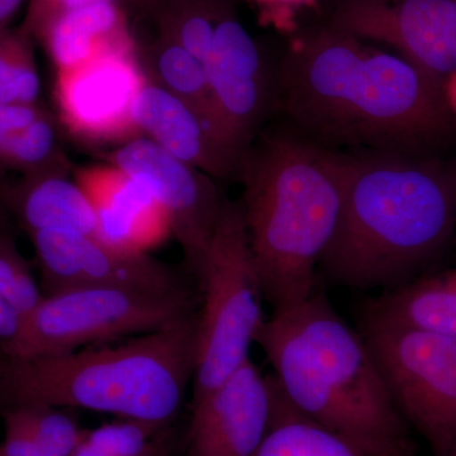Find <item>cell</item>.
<instances>
[{"label":"cell","mask_w":456,"mask_h":456,"mask_svg":"<svg viewBox=\"0 0 456 456\" xmlns=\"http://www.w3.org/2000/svg\"><path fill=\"white\" fill-rule=\"evenodd\" d=\"M278 94L290 121L321 146L419 156L456 130L440 84L335 28L288 51Z\"/></svg>","instance_id":"cell-1"},{"label":"cell","mask_w":456,"mask_h":456,"mask_svg":"<svg viewBox=\"0 0 456 456\" xmlns=\"http://www.w3.org/2000/svg\"><path fill=\"white\" fill-rule=\"evenodd\" d=\"M455 221V173L416 155H347L340 218L321 269L345 287L393 289L446 248Z\"/></svg>","instance_id":"cell-2"},{"label":"cell","mask_w":456,"mask_h":456,"mask_svg":"<svg viewBox=\"0 0 456 456\" xmlns=\"http://www.w3.org/2000/svg\"><path fill=\"white\" fill-rule=\"evenodd\" d=\"M255 344L299 412L373 456H413L407 422L367 341L322 294L275 310Z\"/></svg>","instance_id":"cell-3"},{"label":"cell","mask_w":456,"mask_h":456,"mask_svg":"<svg viewBox=\"0 0 456 456\" xmlns=\"http://www.w3.org/2000/svg\"><path fill=\"white\" fill-rule=\"evenodd\" d=\"M241 202L264 298L275 310L314 292L320 265L340 218L347 155L302 137L275 134L242 160Z\"/></svg>","instance_id":"cell-4"},{"label":"cell","mask_w":456,"mask_h":456,"mask_svg":"<svg viewBox=\"0 0 456 456\" xmlns=\"http://www.w3.org/2000/svg\"><path fill=\"white\" fill-rule=\"evenodd\" d=\"M198 314L110 346L35 358L0 353V411L83 408L170 426L197 367Z\"/></svg>","instance_id":"cell-5"},{"label":"cell","mask_w":456,"mask_h":456,"mask_svg":"<svg viewBox=\"0 0 456 456\" xmlns=\"http://www.w3.org/2000/svg\"><path fill=\"white\" fill-rule=\"evenodd\" d=\"M198 283L203 305L198 314L193 403L250 359V346L265 321L241 203L224 198Z\"/></svg>","instance_id":"cell-6"},{"label":"cell","mask_w":456,"mask_h":456,"mask_svg":"<svg viewBox=\"0 0 456 456\" xmlns=\"http://www.w3.org/2000/svg\"><path fill=\"white\" fill-rule=\"evenodd\" d=\"M196 314L188 290L158 294L123 289L70 290L45 297L7 349L9 358L73 353L139 336Z\"/></svg>","instance_id":"cell-7"},{"label":"cell","mask_w":456,"mask_h":456,"mask_svg":"<svg viewBox=\"0 0 456 456\" xmlns=\"http://www.w3.org/2000/svg\"><path fill=\"white\" fill-rule=\"evenodd\" d=\"M362 338L407 425L434 456L455 448L456 338L373 322H364Z\"/></svg>","instance_id":"cell-8"},{"label":"cell","mask_w":456,"mask_h":456,"mask_svg":"<svg viewBox=\"0 0 456 456\" xmlns=\"http://www.w3.org/2000/svg\"><path fill=\"white\" fill-rule=\"evenodd\" d=\"M28 236L45 297L80 289L158 294L188 290L170 266L145 250L121 248L74 231H41Z\"/></svg>","instance_id":"cell-9"},{"label":"cell","mask_w":456,"mask_h":456,"mask_svg":"<svg viewBox=\"0 0 456 456\" xmlns=\"http://www.w3.org/2000/svg\"><path fill=\"white\" fill-rule=\"evenodd\" d=\"M147 77L136 45L56 71L55 103L66 130L89 143H125L142 136L136 104Z\"/></svg>","instance_id":"cell-10"},{"label":"cell","mask_w":456,"mask_h":456,"mask_svg":"<svg viewBox=\"0 0 456 456\" xmlns=\"http://www.w3.org/2000/svg\"><path fill=\"white\" fill-rule=\"evenodd\" d=\"M107 160L141 183L160 204L171 235L198 281L224 200L212 176L145 136L122 143Z\"/></svg>","instance_id":"cell-11"},{"label":"cell","mask_w":456,"mask_h":456,"mask_svg":"<svg viewBox=\"0 0 456 456\" xmlns=\"http://www.w3.org/2000/svg\"><path fill=\"white\" fill-rule=\"evenodd\" d=\"M334 28L392 47L441 86L456 70V0H346Z\"/></svg>","instance_id":"cell-12"},{"label":"cell","mask_w":456,"mask_h":456,"mask_svg":"<svg viewBox=\"0 0 456 456\" xmlns=\"http://www.w3.org/2000/svg\"><path fill=\"white\" fill-rule=\"evenodd\" d=\"M203 64L216 122L245 158L268 110L272 82L256 42L227 8Z\"/></svg>","instance_id":"cell-13"},{"label":"cell","mask_w":456,"mask_h":456,"mask_svg":"<svg viewBox=\"0 0 456 456\" xmlns=\"http://www.w3.org/2000/svg\"><path fill=\"white\" fill-rule=\"evenodd\" d=\"M273 377L250 359L193 403L187 456H254L269 430Z\"/></svg>","instance_id":"cell-14"},{"label":"cell","mask_w":456,"mask_h":456,"mask_svg":"<svg viewBox=\"0 0 456 456\" xmlns=\"http://www.w3.org/2000/svg\"><path fill=\"white\" fill-rule=\"evenodd\" d=\"M141 134L213 179L239 174L242 158L203 114L147 82L136 104Z\"/></svg>","instance_id":"cell-15"},{"label":"cell","mask_w":456,"mask_h":456,"mask_svg":"<svg viewBox=\"0 0 456 456\" xmlns=\"http://www.w3.org/2000/svg\"><path fill=\"white\" fill-rule=\"evenodd\" d=\"M99 220V237L121 248L143 250L146 240L169 231L160 204L136 179L112 164L89 165L74 171Z\"/></svg>","instance_id":"cell-16"},{"label":"cell","mask_w":456,"mask_h":456,"mask_svg":"<svg viewBox=\"0 0 456 456\" xmlns=\"http://www.w3.org/2000/svg\"><path fill=\"white\" fill-rule=\"evenodd\" d=\"M0 203L27 235L41 231H74L99 236V220L86 191L68 174L20 176L0 183Z\"/></svg>","instance_id":"cell-17"},{"label":"cell","mask_w":456,"mask_h":456,"mask_svg":"<svg viewBox=\"0 0 456 456\" xmlns=\"http://www.w3.org/2000/svg\"><path fill=\"white\" fill-rule=\"evenodd\" d=\"M56 71L68 70L95 56L134 44L121 3H97L57 18L41 33Z\"/></svg>","instance_id":"cell-18"},{"label":"cell","mask_w":456,"mask_h":456,"mask_svg":"<svg viewBox=\"0 0 456 456\" xmlns=\"http://www.w3.org/2000/svg\"><path fill=\"white\" fill-rule=\"evenodd\" d=\"M364 322L386 323L456 338V269L413 279L368 303Z\"/></svg>","instance_id":"cell-19"},{"label":"cell","mask_w":456,"mask_h":456,"mask_svg":"<svg viewBox=\"0 0 456 456\" xmlns=\"http://www.w3.org/2000/svg\"><path fill=\"white\" fill-rule=\"evenodd\" d=\"M254 456H373L299 412L273 377L269 430Z\"/></svg>","instance_id":"cell-20"},{"label":"cell","mask_w":456,"mask_h":456,"mask_svg":"<svg viewBox=\"0 0 456 456\" xmlns=\"http://www.w3.org/2000/svg\"><path fill=\"white\" fill-rule=\"evenodd\" d=\"M140 61L147 82L160 86L193 107L220 131L216 122L203 61L176 42L161 35H158L156 40L143 51Z\"/></svg>","instance_id":"cell-21"},{"label":"cell","mask_w":456,"mask_h":456,"mask_svg":"<svg viewBox=\"0 0 456 456\" xmlns=\"http://www.w3.org/2000/svg\"><path fill=\"white\" fill-rule=\"evenodd\" d=\"M44 299L13 235L0 233V351L13 344Z\"/></svg>","instance_id":"cell-22"},{"label":"cell","mask_w":456,"mask_h":456,"mask_svg":"<svg viewBox=\"0 0 456 456\" xmlns=\"http://www.w3.org/2000/svg\"><path fill=\"white\" fill-rule=\"evenodd\" d=\"M0 170L17 171L22 176L69 174L70 165L60 149L56 121L49 112L0 141Z\"/></svg>","instance_id":"cell-23"},{"label":"cell","mask_w":456,"mask_h":456,"mask_svg":"<svg viewBox=\"0 0 456 456\" xmlns=\"http://www.w3.org/2000/svg\"><path fill=\"white\" fill-rule=\"evenodd\" d=\"M226 5L221 0H165L152 14L159 35L204 62Z\"/></svg>","instance_id":"cell-24"},{"label":"cell","mask_w":456,"mask_h":456,"mask_svg":"<svg viewBox=\"0 0 456 456\" xmlns=\"http://www.w3.org/2000/svg\"><path fill=\"white\" fill-rule=\"evenodd\" d=\"M169 426L121 419L84 430L73 456H167Z\"/></svg>","instance_id":"cell-25"},{"label":"cell","mask_w":456,"mask_h":456,"mask_svg":"<svg viewBox=\"0 0 456 456\" xmlns=\"http://www.w3.org/2000/svg\"><path fill=\"white\" fill-rule=\"evenodd\" d=\"M41 83L33 38L20 27L0 31V104H37Z\"/></svg>","instance_id":"cell-26"},{"label":"cell","mask_w":456,"mask_h":456,"mask_svg":"<svg viewBox=\"0 0 456 456\" xmlns=\"http://www.w3.org/2000/svg\"><path fill=\"white\" fill-rule=\"evenodd\" d=\"M107 2L121 3L122 0H29L22 28L33 40H38L45 28L57 18L77 9Z\"/></svg>","instance_id":"cell-27"},{"label":"cell","mask_w":456,"mask_h":456,"mask_svg":"<svg viewBox=\"0 0 456 456\" xmlns=\"http://www.w3.org/2000/svg\"><path fill=\"white\" fill-rule=\"evenodd\" d=\"M46 112L38 103L0 104V141L31 125Z\"/></svg>","instance_id":"cell-28"},{"label":"cell","mask_w":456,"mask_h":456,"mask_svg":"<svg viewBox=\"0 0 456 456\" xmlns=\"http://www.w3.org/2000/svg\"><path fill=\"white\" fill-rule=\"evenodd\" d=\"M25 0H0V31L7 28L8 23L17 13Z\"/></svg>","instance_id":"cell-29"},{"label":"cell","mask_w":456,"mask_h":456,"mask_svg":"<svg viewBox=\"0 0 456 456\" xmlns=\"http://www.w3.org/2000/svg\"><path fill=\"white\" fill-rule=\"evenodd\" d=\"M443 93L450 112L456 117V70L446 77L443 86Z\"/></svg>","instance_id":"cell-30"},{"label":"cell","mask_w":456,"mask_h":456,"mask_svg":"<svg viewBox=\"0 0 456 456\" xmlns=\"http://www.w3.org/2000/svg\"><path fill=\"white\" fill-rule=\"evenodd\" d=\"M130 2L140 11L146 12L152 16L165 0H130Z\"/></svg>","instance_id":"cell-31"},{"label":"cell","mask_w":456,"mask_h":456,"mask_svg":"<svg viewBox=\"0 0 456 456\" xmlns=\"http://www.w3.org/2000/svg\"><path fill=\"white\" fill-rule=\"evenodd\" d=\"M263 5H296L305 4V3L311 2V0H256Z\"/></svg>","instance_id":"cell-32"},{"label":"cell","mask_w":456,"mask_h":456,"mask_svg":"<svg viewBox=\"0 0 456 456\" xmlns=\"http://www.w3.org/2000/svg\"><path fill=\"white\" fill-rule=\"evenodd\" d=\"M8 217L7 212H5L4 207L0 203V233L5 232L8 230Z\"/></svg>","instance_id":"cell-33"},{"label":"cell","mask_w":456,"mask_h":456,"mask_svg":"<svg viewBox=\"0 0 456 456\" xmlns=\"http://www.w3.org/2000/svg\"><path fill=\"white\" fill-rule=\"evenodd\" d=\"M440 456H456V446L455 448H452V450H449L448 452H445V454L440 455Z\"/></svg>","instance_id":"cell-34"}]
</instances>
